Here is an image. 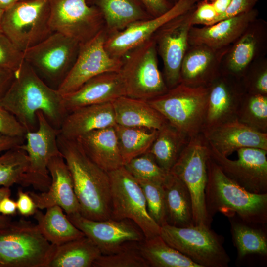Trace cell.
<instances>
[{
    "label": "cell",
    "instance_id": "1",
    "mask_svg": "<svg viewBox=\"0 0 267 267\" xmlns=\"http://www.w3.org/2000/svg\"><path fill=\"white\" fill-rule=\"evenodd\" d=\"M0 106L13 114L26 133L37 130L38 111H42L58 130L68 114L63 105L62 96L25 61L0 99Z\"/></svg>",
    "mask_w": 267,
    "mask_h": 267
},
{
    "label": "cell",
    "instance_id": "2",
    "mask_svg": "<svg viewBox=\"0 0 267 267\" xmlns=\"http://www.w3.org/2000/svg\"><path fill=\"white\" fill-rule=\"evenodd\" d=\"M59 150L70 171L80 214L102 221L111 218V189L108 173L85 153L76 139L59 134Z\"/></svg>",
    "mask_w": 267,
    "mask_h": 267
},
{
    "label": "cell",
    "instance_id": "3",
    "mask_svg": "<svg viewBox=\"0 0 267 267\" xmlns=\"http://www.w3.org/2000/svg\"><path fill=\"white\" fill-rule=\"evenodd\" d=\"M207 182L205 200L210 219L217 212L235 217L252 224L267 222V193L250 192L228 178L210 157L207 161Z\"/></svg>",
    "mask_w": 267,
    "mask_h": 267
},
{
    "label": "cell",
    "instance_id": "4",
    "mask_svg": "<svg viewBox=\"0 0 267 267\" xmlns=\"http://www.w3.org/2000/svg\"><path fill=\"white\" fill-rule=\"evenodd\" d=\"M209 87L180 83L147 101L167 122L189 138L202 133L208 106Z\"/></svg>",
    "mask_w": 267,
    "mask_h": 267
},
{
    "label": "cell",
    "instance_id": "5",
    "mask_svg": "<svg viewBox=\"0 0 267 267\" xmlns=\"http://www.w3.org/2000/svg\"><path fill=\"white\" fill-rule=\"evenodd\" d=\"M54 245L37 224L20 219L0 230V267H46Z\"/></svg>",
    "mask_w": 267,
    "mask_h": 267
},
{
    "label": "cell",
    "instance_id": "6",
    "mask_svg": "<svg viewBox=\"0 0 267 267\" xmlns=\"http://www.w3.org/2000/svg\"><path fill=\"white\" fill-rule=\"evenodd\" d=\"M122 60L119 72L127 96L148 101L168 90L159 69L158 53L153 38L131 50Z\"/></svg>",
    "mask_w": 267,
    "mask_h": 267
},
{
    "label": "cell",
    "instance_id": "7",
    "mask_svg": "<svg viewBox=\"0 0 267 267\" xmlns=\"http://www.w3.org/2000/svg\"><path fill=\"white\" fill-rule=\"evenodd\" d=\"M49 16V0L17 1L4 10L0 30L23 52L53 33Z\"/></svg>",
    "mask_w": 267,
    "mask_h": 267
},
{
    "label": "cell",
    "instance_id": "8",
    "mask_svg": "<svg viewBox=\"0 0 267 267\" xmlns=\"http://www.w3.org/2000/svg\"><path fill=\"white\" fill-rule=\"evenodd\" d=\"M209 144L202 133L191 137L170 172L185 184L190 194L194 225L210 227L212 220L206 208L207 161Z\"/></svg>",
    "mask_w": 267,
    "mask_h": 267
},
{
    "label": "cell",
    "instance_id": "9",
    "mask_svg": "<svg viewBox=\"0 0 267 267\" xmlns=\"http://www.w3.org/2000/svg\"><path fill=\"white\" fill-rule=\"evenodd\" d=\"M160 236L170 246L200 267H227L230 258L222 237L203 225L179 227L168 224L161 227Z\"/></svg>",
    "mask_w": 267,
    "mask_h": 267
},
{
    "label": "cell",
    "instance_id": "10",
    "mask_svg": "<svg viewBox=\"0 0 267 267\" xmlns=\"http://www.w3.org/2000/svg\"><path fill=\"white\" fill-rule=\"evenodd\" d=\"M111 189V218L129 219L142 231L145 238L159 235L161 227L150 216L139 182L122 166L108 172Z\"/></svg>",
    "mask_w": 267,
    "mask_h": 267
},
{
    "label": "cell",
    "instance_id": "11",
    "mask_svg": "<svg viewBox=\"0 0 267 267\" xmlns=\"http://www.w3.org/2000/svg\"><path fill=\"white\" fill-rule=\"evenodd\" d=\"M80 44L58 32L23 52L24 61L48 85L62 82L77 58Z\"/></svg>",
    "mask_w": 267,
    "mask_h": 267
},
{
    "label": "cell",
    "instance_id": "12",
    "mask_svg": "<svg viewBox=\"0 0 267 267\" xmlns=\"http://www.w3.org/2000/svg\"><path fill=\"white\" fill-rule=\"evenodd\" d=\"M36 115L37 130L27 132L25 142L21 145L29 159L24 186H32L44 192L48 190L51 183L48 163L53 156L61 154L57 143L59 131L42 111Z\"/></svg>",
    "mask_w": 267,
    "mask_h": 267
},
{
    "label": "cell",
    "instance_id": "13",
    "mask_svg": "<svg viewBox=\"0 0 267 267\" xmlns=\"http://www.w3.org/2000/svg\"><path fill=\"white\" fill-rule=\"evenodd\" d=\"M49 24L58 32L80 44L93 38L104 28L102 15L87 0H49Z\"/></svg>",
    "mask_w": 267,
    "mask_h": 267
},
{
    "label": "cell",
    "instance_id": "14",
    "mask_svg": "<svg viewBox=\"0 0 267 267\" xmlns=\"http://www.w3.org/2000/svg\"><path fill=\"white\" fill-rule=\"evenodd\" d=\"M107 33L101 30L88 41L80 44L76 61L57 90L61 95L70 93L91 78L108 72H119L122 59L110 56L105 49Z\"/></svg>",
    "mask_w": 267,
    "mask_h": 267
},
{
    "label": "cell",
    "instance_id": "15",
    "mask_svg": "<svg viewBox=\"0 0 267 267\" xmlns=\"http://www.w3.org/2000/svg\"><path fill=\"white\" fill-rule=\"evenodd\" d=\"M195 6L164 24L152 37L163 61V76L168 89L180 83V67L189 45L188 36Z\"/></svg>",
    "mask_w": 267,
    "mask_h": 267
},
{
    "label": "cell",
    "instance_id": "16",
    "mask_svg": "<svg viewBox=\"0 0 267 267\" xmlns=\"http://www.w3.org/2000/svg\"><path fill=\"white\" fill-rule=\"evenodd\" d=\"M209 148L210 157L228 178L250 192L267 193V150L242 148L236 151L238 159L232 160Z\"/></svg>",
    "mask_w": 267,
    "mask_h": 267
},
{
    "label": "cell",
    "instance_id": "17",
    "mask_svg": "<svg viewBox=\"0 0 267 267\" xmlns=\"http://www.w3.org/2000/svg\"><path fill=\"white\" fill-rule=\"evenodd\" d=\"M69 220L98 248L101 255L117 252L130 242H141L145 236L139 227L129 219L109 218L95 221L80 213L66 215Z\"/></svg>",
    "mask_w": 267,
    "mask_h": 267
},
{
    "label": "cell",
    "instance_id": "18",
    "mask_svg": "<svg viewBox=\"0 0 267 267\" xmlns=\"http://www.w3.org/2000/svg\"><path fill=\"white\" fill-rule=\"evenodd\" d=\"M200 0H178L163 14L134 22L124 30L106 38L104 47L108 54L122 59L129 51L152 38L164 24L192 9Z\"/></svg>",
    "mask_w": 267,
    "mask_h": 267
},
{
    "label": "cell",
    "instance_id": "19",
    "mask_svg": "<svg viewBox=\"0 0 267 267\" xmlns=\"http://www.w3.org/2000/svg\"><path fill=\"white\" fill-rule=\"evenodd\" d=\"M267 45V23L257 18L230 46L223 56L222 73L239 79L255 61L265 57Z\"/></svg>",
    "mask_w": 267,
    "mask_h": 267
},
{
    "label": "cell",
    "instance_id": "20",
    "mask_svg": "<svg viewBox=\"0 0 267 267\" xmlns=\"http://www.w3.org/2000/svg\"><path fill=\"white\" fill-rule=\"evenodd\" d=\"M245 93L240 79L221 72L209 86L204 129L237 118Z\"/></svg>",
    "mask_w": 267,
    "mask_h": 267
},
{
    "label": "cell",
    "instance_id": "21",
    "mask_svg": "<svg viewBox=\"0 0 267 267\" xmlns=\"http://www.w3.org/2000/svg\"><path fill=\"white\" fill-rule=\"evenodd\" d=\"M47 168L51 183L47 191L37 193L28 192L38 209L57 205L66 215L80 213L70 171L61 153L53 156Z\"/></svg>",
    "mask_w": 267,
    "mask_h": 267
},
{
    "label": "cell",
    "instance_id": "22",
    "mask_svg": "<svg viewBox=\"0 0 267 267\" xmlns=\"http://www.w3.org/2000/svg\"><path fill=\"white\" fill-rule=\"evenodd\" d=\"M202 134L210 147L225 157L245 147L267 150V133L256 131L237 118L205 128Z\"/></svg>",
    "mask_w": 267,
    "mask_h": 267
},
{
    "label": "cell",
    "instance_id": "23",
    "mask_svg": "<svg viewBox=\"0 0 267 267\" xmlns=\"http://www.w3.org/2000/svg\"><path fill=\"white\" fill-rule=\"evenodd\" d=\"M229 47L216 49L204 44L189 45L181 65L180 83L209 87L221 73L222 60Z\"/></svg>",
    "mask_w": 267,
    "mask_h": 267
},
{
    "label": "cell",
    "instance_id": "24",
    "mask_svg": "<svg viewBox=\"0 0 267 267\" xmlns=\"http://www.w3.org/2000/svg\"><path fill=\"white\" fill-rule=\"evenodd\" d=\"M122 96L126 94L120 73L108 72L91 78L76 90L63 95L62 103L68 114L84 106L112 102Z\"/></svg>",
    "mask_w": 267,
    "mask_h": 267
},
{
    "label": "cell",
    "instance_id": "25",
    "mask_svg": "<svg viewBox=\"0 0 267 267\" xmlns=\"http://www.w3.org/2000/svg\"><path fill=\"white\" fill-rule=\"evenodd\" d=\"M258 15V10L254 8L211 25L192 26L189 32V44H204L216 49L229 47Z\"/></svg>",
    "mask_w": 267,
    "mask_h": 267
},
{
    "label": "cell",
    "instance_id": "26",
    "mask_svg": "<svg viewBox=\"0 0 267 267\" xmlns=\"http://www.w3.org/2000/svg\"><path fill=\"white\" fill-rule=\"evenodd\" d=\"M116 124L112 102L84 106L69 113L58 130L59 134L75 139L91 131Z\"/></svg>",
    "mask_w": 267,
    "mask_h": 267
},
{
    "label": "cell",
    "instance_id": "27",
    "mask_svg": "<svg viewBox=\"0 0 267 267\" xmlns=\"http://www.w3.org/2000/svg\"><path fill=\"white\" fill-rule=\"evenodd\" d=\"M75 139L87 156L107 172L124 166L114 126L91 131Z\"/></svg>",
    "mask_w": 267,
    "mask_h": 267
},
{
    "label": "cell",
    "instance_id": "28",
    "mask_svg": "<svg viewBox=\"0 0 267 267\" xmlns=\"http://www.w3.org/2000/svg\"><path fill=\"white\" fill-rule=\"evenodd\" d=\"M112 103L117 124L159 131L168 123L147 101L122 96Z\"/></svg>",
    "mask_w": 267,
    "mask_h": 267
},
{
    "label": "cell",
    "instance_id": "29",
    "mask_svg": "<svg viewBox=\"0 0 267 267\" xmlns=\"http://www.w3.org/2000/svg\"><path fill=\"white\" fill-rule=\"evenodd\" d=\"M101 13L107 35L122 31L138 21L152 18L139 0H87Z\"/></svg>",
    "mask_w": 267,
    "mask_h": 267
},
{
    "label": "cell",
    "instance_id": "30",
    "mask_svg": "<svg viewBox=\"0 0 267 267\" xmlns=\"http://www.w3.org/2000/svg\"><path fill=\"white\" fill-rule=\"evenodd\" d=\"M163 185L167 224L179 227L194 225L191 197L185 184L169 172Z\"/></svg>",
    "mask_w": 267,
    "mask_h": 267
},
{
    "label": "cell",
    "instance_id": "31",
    "mask_svg": "<svg viewBox=\"0 0 267 267\" xmlns=\"http://www.w3.org/2000/svg\"><path fill=\"white\" fill-rule=\"evenodd\" d=\"M101 255L97 246L84 236L55 245L46 267H93Z\"/></svg>",
    "mask_w": 267,
    "mask_h": 267
},
{
    "label": "cell",
    "instance_id": "32",
    "mask_svg": "<svg viewBox=\"0 0 267 267\" xmlns=\"http://www.w3.org/2000/svg\"><path fill=\"white\" fill-rule=\"evenodd\" d=\"M46 210L44 214L37 209L34 215L39 229L49 243L57 246L85 236L69 220L61 207L55 205Z\"/></svg>",
    "mask_w": 267,
    "mask_h": 267
},
{
    "label": "cell",
    "instance_id": "33",
    "mask_svg": "<svg viewBox=\"0 0 267 267\" xmlns=\"http://www.w3.org/2000/svg\"><path fill=\"white\" fill-rule=\"evenodd\" d=\"M190 139L168 123L158 131L148 152L161 168L169 172Z\"/></svg>",
    "mask_w": 267,
    "mask_h": 267
},
{
    "label": "cell",
    "instance_id": "34",
    "mask_svg": "<svg viewBox=\"0 0 267 267\" xmlns=\"http://www.w3.org/2000/svg\"><path fill=\"white\" fill-rule=\"evenodd\" d=\"M140 252L152 267H200L168 244L160 235L139 242Z\"/></svg>",
    "mask_w": 267,
    "mask_h": 267
},
{
    "label": "cell",
    "instance_id": "35",
    "mask_svg": "<svg viewBox=\"0 0 267 267\" xmlns=\"http://www.w3.org/2000/svg\"><path fill=\"white\" fill-rule=\"evenodd\" d=\"M119 151L124 165L131 159L149 151L158 134V130L114 126Z\"/></svg>",
    "mask_w": 267,
    "mask_h": 267
},
{
    "label": "cell",
    "instance_id": "36",
    "mask_svg": "<svg viewBox=\"0 0 267 267\" xmlns=\"http://www.w3.org/2000/svg\"><path fill=\"white\" fill-rule=\"evenodd\" d=\"M234 246L239 258L250 254H267V238L261 228L265 225L252 224L229 218Z\"/></svg>",
    "mask_w": 267,
    "mask_h": 267
},
{
    "label": "cell",
    "instance_id": "37",
    "mask_svg": "<svg viewBox=\"0 0 267 267\" xmlns=\"http://www.w3.org/2000/svg\"><path fill=\"white\" fill-rule=\"evenodd\" d=\"M28 163V155L21 146L5 151L0 156V186L10 187L19 184L24 186Z\"/></svg>",
    "mask_w": 267,
    "mask_h": 267
},
{
    "label": "cell",
    "instance_id": "38",
    "mask_svg": "<svg viewBox=\"0 0 267 267\" xmlns=\"http://www.w3.org/2000/svg\"><path fill=\"white\" fill-rule=\"evenodd\" d=\"M237 118L253 129L267 133V95L246 92Z\"/></svg>",
    "mask_w": 267,
    "mask_h": 267
},
{
    "label": "cell",
    "instance_id": "39",
    "mask_svg": "<svg viewBox=\"0 0 267 267\" xmlns=\"http://www.w3.org/2000/svg\"><path fill=\"white\" fill-rule=\"evenodd\" d=\"M139 242H130L117 252L101 255L93 267H149L140 252Z\"/></svg>",
    "mask_w": 267,
    "mask_h": 267
},
{
    "label": "cell",
    "instance_id": "40",
    "mask_svg": "<svg viewBox=\"0 0 267 267\" xmlns=\"http://www.w3.org/2000/svg\"><path fill=\"white\" fill-rule=\"evenodd\" d=\"M123 166L136 179L161 183H163L169 173L158 165L149 152L131 159Z\"/></svg>",
    "mask_w": 267,
    "mask_h": 267
},
{
    "label": "cell",
    "instance_id": "41",
    "mask_svg": "<svg viewBox=\"0 0 267 267\" xmlns=\"http://www.w3.org/2000/svg\"><path fill=\"white\" fill-rule=\"evenodd\" d=\"M136 180L142 188L151 217L160 227L167 224L163 183L147 180Z\"/></svg>",
    "mask_w": 267,
    "mask_h": 267
},
{
    "label": "cell",
    "instance_id": "42",
    "mask_svg": "<svg viewBox=\"0 0 267 267\" xmlns=\"http://www.w3.org/2000/svg\"><path fill=\"white\" fill-rule=\"evenodd\" d=\"M240 80L246 93L267 95V59L254 62Z\"/></svg>",
    "mask_w": 267,
    "mask_h": 267
},
{
    "label": "cell",
    "instance_id": "43",
    "mask_svg": "<svg viewBox=\"0 0 267 267\" xmlns=\"http://www.w3.org/2000/svg\"><path fill=\"white\" fill-rule=\"evenodd\" d=\"M24 61L23 52L20 51L0 30V68L7 69L15 73Z\"/></svg>",
    "mask_w": 267,
    "mask_h": 267
},
{
    "label": "cell",
    "instance_id": "44",
    "mask_svg": "<svg viewBox=\"0 0 267 267\" xmlns=\"http://www.w3.org/2000/svg\"><path fill=\"white\" fill-rule=\"evenodd\" d=\"M218 14L213 4L209 0H200L196 4L191 17L192 26L212 25Z\"/></svg>",
    "mask_w": 267,
    "mask_h": 267
},
{
    "label": "cell",
    "instance_id": "45",
    "mask_svg": "<svg viewBox=\"0 0 267 267\" xmlns=\"http://www.w3.org/2000/svg\"><path fill=\"white\" fill-rule=\"evenodd\" d=\"M0 133L12 136L25 137L26 131L15 117L0 106Z\"/></svg>",
    "mask_w": 267,
    "mask_h": 267
},
{
    "label": "cell",
    "instance_id": "46",
    "mask_svg": "<svg viewBox=\"0 0 267 267\" xmlns=\"http://www.w3.org/2000/svg\"><path fill=\"white\" fill-rule=\"evenodd\" d=\"M258 0H232L227 9L222 14L218 15L216 17L213 24L221 20L251 11L254 8V6Z\"/></svg>",
    "mask_w": 267,
    "mask_h": 267
},
{
    "label": "cell",
    "instance_id": "47",
    "mask_svg": "<svg viewBox=\"0 0 267 267\" xmlns=\"http://www.w3.org/2000/svg\"><path fill=\"white\" fill-rule=\"evenodd\" d=\"M17 200L16 201L17 210L19 213L24 216L34 215L37 208L28 192H24L19 189Z\"/></svg>",
    "mask_w": 267,
    "mask_h": 267
},
{
    "label": "cell",
    "instance_id": "48",
    "mask_svg": "<svg viewBox=\"0 0 267 267\" xmlns=\"http://www.w3.org/2000/svg\"><path fill=\"white\" fill-rule=\"evenodd\" d=\"M139 0L152 17H156L163 14L174 4L167 0Z\"/></svg>",
    "mask_w": 267,
    "mask_h": 267
},
{
    "label": "cell",
    "instance_id": "49",
    "mask_svg": "<svg viewBox=\"0 0 267 267\" xmlns=\"http://www.w3.org/2000/svg\"><path fill=\"white\" fill-rule=\"evenodd\" d=\"M25 137L12 136L0 133V153L21 146Z\"/></svg>",
    "mask_w": 267,
    "mask_h": 267
},
{
    "label": "cell",
    "instance_id": "50",
    "mask_svg": "<svg viewBox=\"0 0 267 267\" xmlns=\"http://www.w3.org/2000/svg\"><path fill=\"white\" fill-rule=\"evenodd\" d=\"M15 76L12 70L0 68V100L4 95Z\"/></svg>",
    "mask_w": 267,
    "mask_h": 267
},
{
    "label": "cell",
    "instance_id": "51",
    "mask_svg": "<svg viewBox=\"0 0 267 267\" xmlns=\"http://www.w3.org/2000/svg\"><path fill=\"white\" fill-rule=\"evenodd\" d=\"M16 210V201L10 198V196L5 197L0 201V214L12 215L15 214Z\"/></svg>",
    "mask_w": 267,
    "mask_h": 267
},
{
    "label": "cell",
    "instance_id": "52",
    "mask_svg": "<svg viewBox=\"0 0 267 267\" xmlns=\"http://www.w3.org/2000/svg\"><path fill=\"white\" fill-rule=\"evenodd\" d=\"M232 1V0H210L218 16L222 14L227 9Z\"/></svg>",
    "mask_w": 267,
    "mask_h": 267
},
{
    "label": "cell",
    "instance_id": "53",
    "mask_svg": "<svg viewBox=\"0 0 267 267\" xmlns=\"http://www.w3.org/2000/svg\"><path fill=\"white\" fill-rule=\"evenodd\" d=\"M11 222V219L8 216L0 214V230L7 226Z\"/></svg>",
    "mask_w": 267,
    "mask_h": 267
},
{
    "label": "cell",
    "instance_id": "54",
    "mask_svg": "<svg viewBox=\"0 0 267 267\" xmlns=\"http://www.w3.org/2000/svg\"><path fill=\"white\" fill-rule=\"evenodd\" d=\"M16 1V0H0V8L5 10L13 5Z\"/></svg>",
    "mask_w": 267,
    "mask_h": 267
},
{
    "label": "cell",
    "instance_id": "55",
    "mask_svg": "<svg viewBox=\"0 0 267 267\" xmlns=\"http://www.w3.org/2000/svg\"><path fill=\"white\" fill-rule=\"evenodd\" d=\"M10 187H2L0 188V201L5 197L10 196Z\"/></svg>",
    "mask_w": 267,
    "mask_h": 267
},
{
    "label": "cell",
    "instance_id": "56",
    "mask_svg": "<svg viewBox=\"0 0 267 267\" xmlns=\"http://www.w3.org/2000/svg\"><path fill=\"white\" fill-rule=\"evenodd\" d=\"M4 12V10L3 9H1V8H0V30L1 23V21H2V17H3Z\"/></svg>",
    "mask_w": 267,
    "mask_h": 267
},
{
    "label": "cell",
    "instance_id": "57",
    "mask_svg": "<svg viewBox=\"0 0 267 267\" xmlns=\"http://www.w3.org/2000/svg\"><path fill=\"white\" fill-rule=\"evenodd\" d=\"M168 0V1L172 3L171 1H174V3L177 2L178 0Z\"/></svg>",
    "mask_w": 267,
    "mask_h": 267
},
{
    "label": "cell",
    "instance_id": "58",
    "mask_svg": "<svg viewBox=\"0 0 267 267\" xmlns=\"http://www.w3.org/2000/svg\"><path fill=\"white\" fill-rule=\"evenodd\" d=\"M22 0H16V1H22Z\"/></svg>",
    "mask_w": 267,
    "mask_h": 267
}]
</instances>
